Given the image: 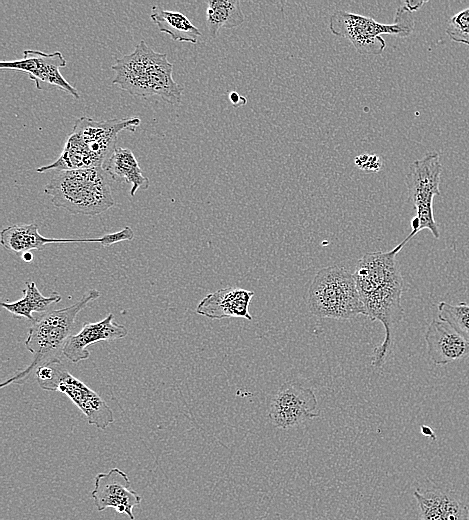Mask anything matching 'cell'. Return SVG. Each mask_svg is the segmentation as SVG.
Wrapping results in <instances>:
<instances>
[{
  "label": "cell",
  "mask_w": 469,
  "mask_h": 520,
  "mask_svg": "<svg viewBox=\"0 0 469 520\" xmlns=\"http://www.w3.org/2000/svg\"><path fill=\"white\" fill-rule=\"evenodd\" d=\"M443 166L439 153L432 151L411 163L405 177L409 200L413 204L419 224V232L428 229L440 238L438 225L434 219L433 199L440 195V178Z\"/></svg>",
  "instance_id": "9"
},
{
  "label": "cell",
  "mask_w": 469,
  "mask_h": 520,
  "mask_svg": "<svg viewBox=\"0 0 469 520\" xmlns=\"http://www.w3.org/2000/svg\"><path fill=\"white\" fill-rule=\"evenodd\" d=\"M446 34L452 41L469 46V6L450 17Z\"/></svg>",
  "instance_id": "23"
},
{
  "label": "cell",
  "mask_w": 469,
  "mask_h": 520,
  "mask_svg": "<svg viewBox=\"0 0 469 520\" xmlns=\"http://www.w3.org/2000/svg\"><path fill=\"white\" fill-rule=\"evenodd\" d=\"M424 339L428 356L435 365H446L469 356V340L446 321L433 319Z\"/></svg>",
  "instance_id": "14"
},
{
  "label": "cell",
  "mask_w": 469,
  "mask_h": 520,
  "mask_svg": "<svg viewBox=\"0 0 469 520\" xmlns=\"http://www.w3.org/2000/svg\"><path fill=\"white\" fill-rule=\"evenodd\" d=\"M422 520H469V508L441 490L414 491Z\"/></svg>",
  "instance_id": "17"
},
{
  "label": "cell",
  "mask_w": 469,
  "mask_h": 520,
  "mask_svg": "<svg viewBox=\"0 0 469 520\" xmlns=\"http://www.w3.org/2000/svg\"><path fill=\"white\" fill-rule=\"evenodd\" d=\"M150 19L159 31L168 34L172 40L196 44L200 30L182 13L152 7Z\"/></svg>",
  "instance_id": "19"
},
{
  "label": "cell",
  "mask_w": 469,
  "mask_h": 520,
  "mask_svg": "<svg viewBox=\"0 0 469 520\" xmlns=\"http://www.w3.org/2000/svg\"><path fill=\"white\" fill-rule=\"evenodd\" d=\"M140 123L138 117L102 121L80 117L75 121L60 156L51 164L38 167L36 171L43 173L49 170L102 168L116 148L118 134L123 130L133 132Z\"/></svg>",
  "instance_id": "2"
},
{
  "label": "cell",
  "mask_w": 469,
  "mask_h": 520,
  "mask_svg": "<svg viewBox=\"0 0 469 520\" xmlns=\"http://www.w3.org/2000/svg\"><path fill=\"white\" fill-rule=\"evenodd\" d=\"M307 303L311 314L321 319L348 320L367 316L354 275L338 265L317 272L308 289Z\"/></svg>",
  "instance_id": "6"
},
{
  "label": "cell",
  "mask_w": 469,
  "mask_h": 520,
  "mask_svg": "<svg viewBox=\"0 0 469 520\" xmlns=\"http://www.w3.org/2000/svg\"><path fill=\"white\" fill-rule=\"evenodd\" d=\"M134 237L132 228L125 226L120 231L98 238H49L39 233L38 224L30 223L15 224L2 229L0 243L6 250L22 254L31 250H43L45 245L51 243L97 242L107 248L122 241L133 240Z\"/></svg>",
  "instance_id": "10"
},
{
  "label": "cell",
  "mask_w": 469,
  "mask_h": 520,
  "mask_svg": "<svg viewBox=\"0 0 469 520\" xmlns=\"http://www.w3.org/2000/svg\"><path fill=\"white\" fill-rule=\"evenodd\" d=\"M437 309L440 320L449 323L460 335L469 340V305L467 303L449 304L441 301Z\"/></svg>",
  "instance_id": "22"
},
{
  "label": "cell",
  "mask_w": 469,
  "mask_h": 520,
  "mask_svg": "<svg viewBox=\"0 0 469 520\" xmlns=\"http://www.w3.org/2000/svg\"><path fill=\"white\" fill-rule=\"evenodd\" d=\"M102 169L116 182L131 185L130 195L135 196L137 190L149 188V179L142 173L141 167L132 150L116 147L104 162Z\"/></svg>",
  "instance_id": "18"
},
{
  "label": "cell",
  "mask_w": 469,
  "mask_h": 520,
  "mask_svg": "<svg viewBox=\"0 0 469 520\" xmlns=\"http://www.w3.org/2000/svg\"><path fill=\"white\" fill-rule=\"evenodd\" d=\"M35 375L42 389L67 395L84 413L90 425L104 430L114 422L113 412L107 403L96 391L70 374L61 362L38 367Z\"/></svg>",
  "instance_id": "8"
},
{
  "label": "cell",
  "mask_w": 469,
  "mask_h": 520,
  "mask_svg": "<svg viewBox=\"0 0 469 520\" xmlns=\"http://www.w3.org/2000/svg\"><path fill=\"white\" fill-rule=\"evenodd\" d=\"M61 295L53 292L50 296H44L33 281H27L23 290V296L14 302H2L1 306L17 317H24L34 321L33 312L44 313L52 304L60 302Z\"/></svg>",
  "instance_id": "20"
},
{
  "label": "cell",
  "mask_w": 469,
  "mask_h": 520,
  "mask_svg": "<svg viewBox=\"0 0 469 520\" xmlns=\"http://www.w3.org/2000/svg\"><path fill=\"white\" fill-rule=\"evenodd\" d=\"M66 59L61 52L44 53L38 50L27 49L23 57L18 60L1 61V69L21 71L34 81L36 88L41 89V82L58 87L76 99L79 92L60 73V68L66 66Z\"/></svg>",
  "instance_id": "12"
},
{
  "label": "cell",
  "mask_w": 469,
  "mask_h": 520,
  "mask_svg": "<svg viewBox=\"0 0 469 520\" xmlns=\"http://www.w3.org/2000/svg\"><path fill=\"white\" fill-rule=\"evenodd\" d=\"M329 29L332 34L346 38L359 54L380 55L386 47L381 35L407 37L414 29V19L405 5L397 9L392 24L379 23L371 17L337 10L330 16Z\"/></svg>",
  "instance_id": "7"
},
{
  "label": "cell",
  "mask_w": 469,
  "mask_h": 520,
  "mask_svg": "<svg viewBox=\"0 0 469 520\" xmlns=\"http://www.w3.org/2000/svg\"><path fill=\"white\" fill-rule=\"evenodd\" d=\"M425 2H409V1H406L405 2V6L411 11H415L417 9H419Z\"/></svg>",
  "instance_id": "25"
},
{
  "label": "cell",
  "mask_w": 469,
  "mask_h": 520,
  "mask_svg": "<svg viewBox=\"0 0 469 520\" xmlns=\"http://www.w3.org/2000/svg\"><path fill=\"white\" fill-rule=\"evenodd\" d=\"M229 98L233 104H237L238 100H241L243 97L239 96L236 92H231Z\"/></svg>",
  "instance_id": "28"
},
{
  "label": "cell",
  "mask_w": 469,
  "mask_h": 520,
  "mask_svg": "<svg viewBox=\"0 0 469 520\" xmlns=\"http://www.w3.org/2000/svg\"><path fill=\"white\" fill-rule=\"evenodd\" d=\"M317 398L310 388L293 382L284 383L269 404V420L279 429L296 427L306 420L319 417Z\"/></svg>",
  "instance_id": "11"
},
{
  "label": "cell",
  "mask_w": 469,
  "mask_h": 520,
  "mask_svg": "<svg viewBox=\"0 0 469 520\" xmlns=\"http://www.w3.org/2000/svg\"><path fill=\"white\" fill-rule=\"evenodd\" d=\"M409 240L406 237L389 251L364 254L353 274L367 317L379 321L385 330L384 340L373 351L371 365L374 368L384 365L392 343V328L404 316L401 305L403 277L396 255Z\"/></svg>",
  "instance_id": "1"
},
{
  "label": "cell",
  "mask_w": 469,
  "mask_h": 520,
  "mask_svg": "<svg viewBox=\"0 0 469 520\" xmlns=\"http://www.w3.org/2000/svg\"><path fill=\"white\" fill-rule=\"evenodd\" d=\"M91 496L98 511L114 508L130 520L135 518L133 508L142 501V497L131 489L128 475L119 468L97 474Z\"/></svg>",
  "instance_id": "13"
},
{
  "label": "cell",
  "mask_w": 469,
  "mask_h": 520,
  "mask_svg": "<svg viewBox=\"0 0 469 520\" xmlns=\"http://www.w3.org/2000/svg\"><path fill=\"white\" fill-rule=\"evenodd\" d=\"M206 3V26L212 38L221 28H235L245 20L238 0H208Z\"/></svg>",
  "instance_id": "21"
},
{
  "label": "cell",
  "mask_w": 469,
  "mask_h": 520,
  "mask_svg": "<svg viewBox=\"0 0 469 520\" xmlns=\"http://www.w3.org/2000/svg\"><path fill=\"white\" fill-rule=\"evenodd\" d=\"M99 297L98 290L90 289L75 304L35 317L24 343L32 354V360L23 370L2 382L0 387L26 380L31 372L40 366L61 362V355L68 338L72 335L77 315Z\"/></svg>",
  "instance_id": "4"
},
{
  "label": "cell",
  "mask_w": 469,
  "mask_h": 520,
  "mask_svg": "<svg viewBox=\"0 0 469 520\" xmlns=\"http://www.w3.org/2000/svg\"><path fill=\"white\" fill-rule=\"evenodd\" d=\"M105 174L102 168L56 171L44 192L58 208L96 216L116 205Z\"/></svg>",
  "instance_id": "5"
},
{
  "label": "cell",
  "mask_w": 469,
  "mask_h": 520,
  "mask_svg": "<svg viewBox=\"0 0 469 520\" xmlns=\"http://www.w3.org/2000/svg\"><path fill=\"white\" fill-rule=\"evenodd\" d=\"M253 291L227 287L207 294L197 305L196 313L212 320L244 318L251 321L249 305Z\"/></svg>",
  "instance_id": "16"
},
{
  "label": "cell",
  "mask_w": 469,
  "mask_h": 520,
  "mask_svg": "<svg viewBox=\"0 0 469 520\" xmlns=\"http://www.w3.org/2000/svg\"><path fill=\"white\" fill-rule=\"evenodd\" d=\"M127 328L114 321L113 313H109L98 322H86L81 330L72 334L64 347L63 355L72 363L88 359V346L100 341H112L124 338Z\"/></svg>",
  "instance_id": "15"
},
{
  "label": "cell",
  "mask_w": 469,
  "mask_h": 520,
  "mask_svg": "<svg viewBox=\"0 0 469 520\" xmlns=\"http://www.w3.org/2000/svg\"><path fill=\"white\" fill-rule=\"evenodd\" d=\"M421 432L423 435L431 437L432 439L436 438L432 429L429 428L428 426H425V425L421 426Z\"/></svg>",
  "instance_id": "26"
},
{
  "label": "cell",
  "mask_w": 469,
  "mask_h": 520,
  "mask_svg": "<svg viewBox=\"0 0 469 520\" xmlns=\"http://www.w3.org/2000/svg\"><path fill=\"white\" fill-rule=\"evenodd\" d=\"M21 259L25 262H31L33 260V255L31 251H27L21 254Z\"/></svg>",
  "instance_id": "27"
},
{
  "label": "cell",
  "mask_w": 469,
  "mask_h": 520,
  "mask_svg": "<svg viewBox=\"0 0 469 520\" xmlns=\"http://www.w3.org/2000/svg\"><path fill=\"white\" fill-rule=\"evenodd\" d=\"M115 76L112 84L131 95L159 96L172 105L180 104L183 87L172 76L173 64L166 53H159L141 40L134 51L116 59L112 65Z\"/></svg>",
  "instance_id": "3"
},
{
  "label": "cell",
  "mask_w": 469,
  "mask_h": 520,
  "mask_svg": "<svg viewBox=\"0 0 469 520\" xmlns=\"http://www.w3.org/2000/svg\"><path fill=\"white\" fill-rule=\"evenodd\" d=\"M355 164L368 172H377L381 168V161L377 155L362 154L355 158Z\"/></svg>",
  "instance_id": "24"
}]
</instances>
